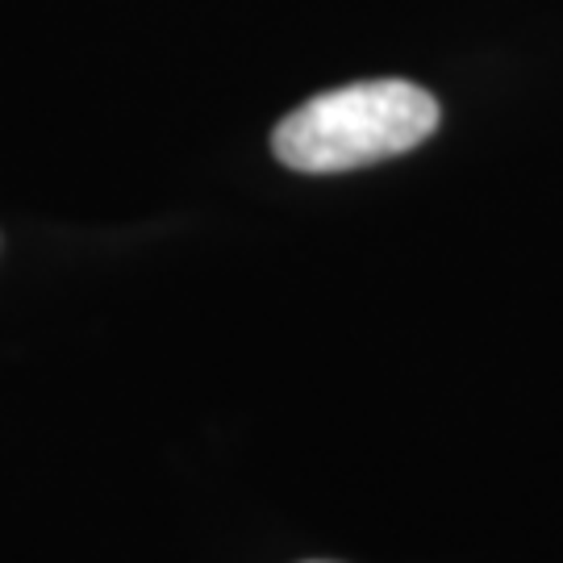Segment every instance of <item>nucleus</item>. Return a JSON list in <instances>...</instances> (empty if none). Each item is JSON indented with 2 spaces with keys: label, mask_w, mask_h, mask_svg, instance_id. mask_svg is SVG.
Wrapping results in <instances>:
<instances>
[{
  "label": "nucleus",
  "mask_w": 563,
  "mask_h": 563,
  "mask_svg": "<svg viewBox=\"0 0 563 563\" xmlns=\"http://www.w3.org/2000/svg\"><path fill=\"white\" fill-rule=\"evenodd\" d=\"M439 130V101L409 80H360L309 97L272 130L284 167L309 176L355 172L422 146Z\"/></svg>",
  "instance_id": "f257e3e1"
}]
</instances>
